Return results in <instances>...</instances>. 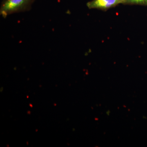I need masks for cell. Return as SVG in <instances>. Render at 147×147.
<instances>
[{"label": "cell", "instance_id": "6da1fadb", "mask_svg": "<svg viewBox=\"0 0 147 147\" xmlns=\"http://www.w3.org/2000/svg\"><path fill=\"white\" fill-rule=\"evenodd\" d=\"M35 0H4L0 9V13L4 18L16 12L30 10Z\"/></svg>", "mask_w": 147, "mask_h": 147}, {"label": "cell", "instance_id": "3957f363", "mask_svg": "<svg viewBox=\"0 0 147 147\" xmlns=\"http://www.w3.org/2000/svg\"><path fill=\"white\" fill-rule=\"evenodd\" d=\"M123 4L147 5V0H125Z\"/></svg>", "mask_w": 147, "mask_h": 147}, {"label": "cell", "instance_id": "277c9868", "mask_svg": "<svg viewBox=\"0 0 147 147\" xmlns=\"http://www.w3.org/2000/svg\"><path fill=\"white\" fill-rule=\"evenodd\" d=\"M30 107H32V108L33 106H32V105L31 104H30Z\"/></svg>", "mask_w": 147, "mask_h": 147}, {"label": "cell", "instance_id": "7a4b0ae2", "mask_svg": "<svg viewBox=\"0 0 147 147\" xmlns=\"http://www.w3.org/2000/svg\"><path fill=\"white\" fill-rule=\"evenodd\" d=\"M125 0H92L87 3L89 9H96L106 11L120 4H123Z\"/></svg>", "mask_w": 147, "mask_h": 147}, {"label": "cell", "instance_id": "5b68a950", "mask_svg": "<svg viewBox=\"0 0 147 147\" xmlns=\"http://www.w3.org/2000/svg\"><path fill=\"white\" fill-rule=\"evenodd\" d=\"M28 113H28V114H30L31 112H30V111H28Z\"/></svg>", "mask_w": 147, "mask_h": 147}]
</instances>
